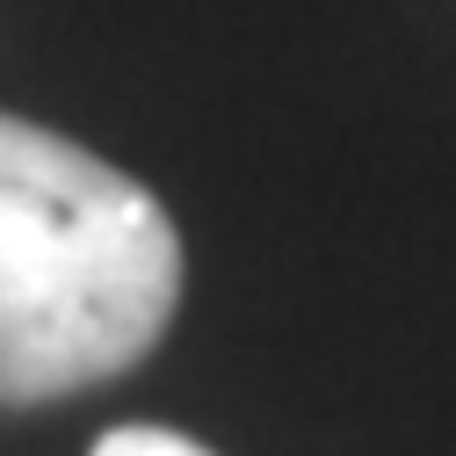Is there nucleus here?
Returning a JSON list of instances; mask_svg holds the SVG:
<instances>
[{
	"mask_svg": "<svg viewBox=\"0 0 456 456\" xmlns=\"http://www.w3.org/2000/svg\"><path fill=\"white\" fill-rule=\"evenodd\" d=\"M182 305L167 203L87 145L0 117V413L94 391Z\"/></svg>",
	"mask_w": 456,
	"mask_h": 456,
	"instance_id": "f257e3e1",
	"label": "nucleus"
},
{
	"mask_svg": "<svg viewBox=\"0 0 456 456\" xmlns=\"http://www.w3.org/2000/svg\"><path fill=\"white\" fill-rule=\"evenodd\" d=\"M87 456H210V449L175 435V428H109Z\"/></svg>",
	"mask_w": 456,
	"mask_h": 456,
	"instance_id": "f03ea898",
	"label": "nucleus"
}]
</instances>
